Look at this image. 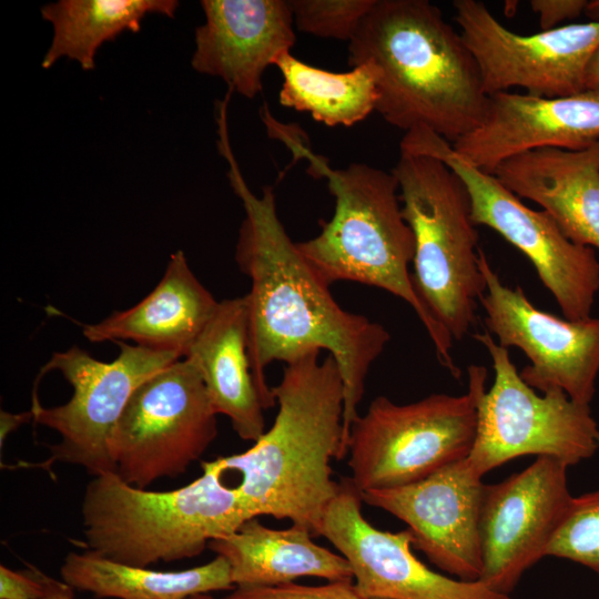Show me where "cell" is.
<instances>
[{"label": "cell", "mask_w": 599, "mask_h": 599, "mask_svg": "<svg viewBox=\"0 0 599 599\" xmlns=\"http://www.w3.org/2000/svg\"><path fill=\"white\" fill-rule=\"evenodd\" d=\"M246 296L225 298L183 358L199 370L213 409L244 440L265 433L264 405L247 352Z\"/></svg>", "instance_id": "cell-21"}, {"label": "cell", "mask_w": 599, "mask_h": 599, "mask_svg": "<svg viewBox=\"0 0 599 599\" xmlns=\"http://www.w3.org/2000/svg\"><path fill=\"white\" fill-rule=\"evenodd\" d=\"M585 13H587L592 21H599V0L588 1Z\"/></svg>", "instance_id": "cell-33"}, {"label": "cell", "mask_w": 599, "mask_h": 599, "mask_svg": "<svg viewBox=\"0 0 599 599\" xmlns=\"http://www.w3.org/2000/svg\"><path fill=\"white\" fill-rule=\"evenodd\" d=\"M400 152L443 161L467 189L474 224L490 227L528 257L565 318L591 317L599 292V261L593 248L573 243L549 213L527 206L494 174L471 165L432 130L416 126L405 132Z\"/></svg>", "instance_id": "cell-8"}, {"label": "cell", "mask_w": 599, "mask_h": 599, "mask_svg": "<svg viewBox=\"0 0 599 599\" xmlns=\"http://www.w3.org/2000/svg\"><path fill=\"white\" fill-rule=\"evenodd\" d=\"M73 597V588L37 569L17 571L0 566V599H48Z\"/></svg>", "instance_id": "cell-29"}, {"label": "cell", "mask_w": 599, "mask_h": 599, "mask_svg": "<svg viewBox=\"0 0 599 599\" xmlns=\"http://www.w3.org/2000/svg\"><path fill=\"white\" fill-rule=\"evenodd\" d=\"M489 353L494 383L478 404L476 437L467 463L479 477L526 455L547 456L568 467L599 450V427L589 405L561 389L538 395L521 378L508 348L485 329L474 335Z\"/></svg>", "instance_id": "cell-9"}, {"label": "cell", "mask_w": 599, "mask_h": 599, "mask_svg": "<svg viewBox=\"0 0 599 599\" xmlns=\"http://www.w3.org/2000/svg\"><path fill=\"white\" fill-rule=\"evenodd\" d=\"M359 491L345 477L324 512L319 536L349 562L354 585L364 599H511L480 580L443 576L413 554L408 529L374 527L362 512Z\"/></svg>", "instance_id": "cell-15"}, {"label": "cell", "mask_w": 599, "mask_h": 599, "mask_svg": "<svg viewBox=\"0 0 599 599\" xmlns=\"http://www.w3.org/2000/svg\"><path fill=\"white\" fill-rule=\"evenodd\" d=\"M48 599H74V597L60 596V597H53V598H48ZM190 599H214V598L210 596L209 593H205V595H199V596L192 597Z\"/></svg>", "instance_id": "cell-34"}, {"label": "cell", "mask_w": 599, "mask_h": 599, "mask_svg": "<svg viewBox=\"0 0 599 599\" xmlns=\"http://www.w3.org/2000/svg\"><path fill=\"white\" fill-rule=\"evenodd\" d=\"M453 7L488 95L517 87L544 98L586 90L587 70L599 48V21L519 34L501 24L483 1L455 0Z\"/></svg>", "instance_id": "cell-12"}, {"label": "cell", "mask_w": 599, "mask_h": 599, "mask_svg": "<svg viewBox=\"0 0 599 599\" xmlns=\"http://www.w3.org/2000/svg\"><path fill=\"white\" fill-rule=\"evenodd\" d=\"M486 379L485 366L470 365L463 395L432 394L410 404L375 397L347 444L349 479L359 494L406 486L467 458Z\"/></svg>", "instance_id": "cell-7"}, {"label": "cell", "mask_w": 599, "mask_h": 599, "mask_svg": "<svg viewBox=\"0 0 599 599\" xmlns=\"http://www.w3.org/2000/svg\"><path fill=\"white\" fill-rule=\"evenodd\" d=\"M486 484L463 459L427 478L396 488L367 490L363 502L407 525L413 547L432 564L465 581L480 580V514Z\"/></svg>", "instance_id": "cell-16"}, {"label": "cell", "mask_w": 599, "mask_h": 599, "mask_svg": "<svg viewBox=\"0 0 599 599\" xmlns=\"http://www.w3.org/2000/svg\"><path fill=\"white\" fill-rule=\"evenodd\" d=\"M316 175L325 176L334 196V214L321 232L297 243L317 275L328 285L346 281L384 290L406 302L427 331L440 364L458 378L450 354L453 338L419 298L409 272L415 253L413 232L404 219L393 172L364 163L331 169L304 148Z\"/></svg>", "instance_id": "cell-4"}, {"label": "cell", "mask_w": 599, "mask_h": 599, "mask_svg": "<svg viewBox=\"0 0 599 599\" xmlns=\"http://www.w3.org/2000/svg\"><path fill=\"white\" fill-rule=\"evenodd\" d=\"M586 0H531L529 6L538 16L541 30L559 27L564 21L573 20L585 12Z\"/></svg>", "instance_id": "cell-30"}, {"label": "cell", "mask_w": 599, "mask_h": 599, "mask_svg": "<svg viewBox=\"0 0 599 599\" xmlns=\"http://www.w3.org/2000/svg\"><path fill=\"white\" fill-rule=\"evenodd\" d=\"M201 467L195 480L167 491L134 487L115 473L93 476L81 504L87 550L135 567L180 561L256 518L237 487L223 483L216 459Z\"/></svg>", "instance_id": "cell-5"}, {"label": "cell", "mask_w": 599, "mask_h": 599, "mask_svg": "<svg viewBox=\"0 0 599 599\" xmlns=\"http://www.w3.org/2000/svg\"><path fill=\"white\" fill-rule=\"evenodd\" d=\"M275 65L283 77L280 103L309 113L315 121L352 126L376 111L379 71L372 62L346 72H331L286 52Z\"/></svg>", "instance_id": "cell-25"}, {"label": "cell", "mask_w": 599, "mask_h": 599, "mask_svg": "<svg viewBox=\"0 0 599 599\" xmlns=\"http://www.w3.org/2000/svg\"><path fill=\"white\" fill-rule=\"evenodd\" d=\"M479 267L487 331L500 346H515L528 357L530 364L519 372L524 382L541 393L561 389L589 405L599 374V317L570 321L537 308L519 285L501 282L481 248Z\"/></svg>", "instance_id": "cell-13"}, {"label": "cell", "mask_w": 599, "mask_h": 599, "mask_svg": "<svg viewBox=\"0 0 599 599\" xmlns=\"http://www.w3.org/2000/svg\"><path fill=\"white\" fill-rule=\"evenodd\" d=\"M223 599H364L354 581H328L321 586L294 582L268 587H235Z\"/></svg>", "instance_id": "cell-28"}, {"label": "cell", "mask_w": 599, "mask_h": 599, "mask_svg": "<svg viewBox=\"0 0 599 599\" xmlns=\"http://www.w3.org/2000/svg\"><path fill=\"white\" fill-rule=\"evenodd\" d=\"M568 466L539 456L501 483L486 485L480 514L483 575L489 588L509 595L544 557L572 495Z\"/></svg>", "instance_id": "cell-14"}, {"label": "cell", "mask_w": 599, "mask_h": 599, "mask_svg": "<svg viewBox=\"0 0 599 599\" xmlns=\"http://www.w3.org/2000/svg\"><path fill=\"white\" fill-rule=\"evenodd\" d=\"M546 556L580 564L599 577V489L572 497Z\"/></svg>", "instance_id": "cell-26"}, {"label": "cell", "mask_w": 599, "mask_h": 599, "mask_svg": "<svg viewBox=\"0 0 599 599\" xmlns=\"http://www.w3.org/2000/svg\"><path fill=\"white\" fill-rule=\"evenodd\" d=\"M200 4L205 21L195 29L192 68L221 78L232 92L255 98L266 69L295 43L288 1L202 0Z\"/></svg>", "instance_id": "cell-18"}, {"label": "cell", "mask_w": 599, "mask_h": 599, "mask_svg": "<svg viewBox=\"0 0 599 599\" xmlns=\"http://www.w3.org/2000/svg\"><path fill=\"white\" fill-rule=\"evenodd\" d=\"M176 0H60L40 8L53 27V37L41 65L51 68L65 57L85 71L95 67V54L106 41L125 31L139 32L146 14L173 18Z\"/></svg>", "instance_id": "cell-24"}, {"label": "cell", "mask_w": 599, "mask_h": 599, "mask_svg": "<svg viewBox=\"0 0 599 599\" xmlns=\"http://www.w3.org/2000/svg\"><path fill=\"white\" fill-rule=\"evenodd\" d=\"M599 141V90L544 98L488 95L484 119L451 145L471 165L493 174L504 161L537 149L581 151Z\"/></svg>", "instance_id": "cell-17"}, {"label": "cell", "mask_w": 599, "mask_h": 599, "mask_svg": "<svg viewBox=\"0 0 599 599\" xmlns=\"http://www.w3.org/2000/svg\"><path fill=\"white\" fill-rule=\"evenodd\" d=\"M493 174L549 213L573 243L599 251V141L581 151H528L504 161Z\"/></svg>", "instance_id": "cell-19"}, {"label": "cell", "mask_w": 599, "mask_h": 599, "mask_svg": "<svg viewBox=\"0 0 599 599\" xmlns=\"http://www.w3.org/2000/svg\"><path fill=\"white\" fill-rule=\"evenodd\" d=\"M119 355L99 361L78 346L55 352L43 365L38 379L60 372L73 394L63 405L44 407L32 396V420L53 429L60 441L48 446L51 455L38 466L55 463L83 467L92 476L115 473L109 455V438L135 389L149 377L182 358L126 342H115Z\"/></svg>", "instance_id": "cell-11"}, {"label": "cell", "mask_w": 599, "mask_h": 599, "mask_svg": "<svg viewBox=\"0 0 599 599\" xmlns=\"http://www.w3.org/2000/svg\"><path fill=\"white\" fill-rule=\"evenodd\" d=\"M392 172L415 241V290L453 341H461L486 290L467 189L451 169L429 155L400 152Z\"/></svg>", "instance_id": "cell-6"}, {"label": "cell", "mask_w": 599, "mask_h": 599, "mask_svg": "<svg viewBox=\"0 0 599 599\" xmlns=\"http://www.w3.org/2000/svg\"><path fill=\"white\" fill-rule=\"evenodd\" d=\"M312 538L305 528L275 529L252 518L235 532L211 540L207 548L229 562L235 587L277 586L303 577L354 581L345 557Z\"/></svg>", "instance_id": "cell-22"}, {"label": "cell", "mask_w": 599, "mask_h": 599, "mask_svg": "<svg viewBox=\"0 0 599 599\" xmlns=\"http://www.w3.org/2000/svg\"><path fill=\"white\" fill-rule=\"evenodd\" d=\"M294 26L321 38L349 40L375 0H291Z\"/></svg>", "instance_id": "cell-27"}, {"label": "cell", "mask_w": 599, "mask_h": 599, "mask_svg": "<svg viewBox=\"0 0 599 599\" xmlns=\"http://www.w3.org/2000/svg\"><path fill=\"white\" fill-rule=\"evenodd\" d=\"M319 355L285 364L271 428L245 451L215 458L223 473L241 474L236 487L255 517L288 519L313 537L339 489L331 460H339L344 413L338 366Z\"/></svg>", "instance_id": "cell-3"}, {"label": "cell", "mask_w": 599, "mask_h": 599, "mask_svg": "<svg viewBox=\"0 0 599 599\" xmlns=\"http://www.w3.org/2000/svg\"><path fill=\"white\" fill-rule=\"evenodd\" d=\"M219 151L229 164L230 184L241 200L244 219L235 247L240 271L251 281L247 300V352L264 408L276 405L265 370L313 352H328L344 389L339 459L347 455L349 433L372 365L390 335L379 323L344 309L285 231L271 186L256 195L243 177L232 151L227 122L217 123Z\"/></svg>", "instance_id": "cell-1"}, {"label": "cell", "mask_w": 599, "mask_h": 599, "mask_svg": "<svg viewBox=\"0 0 599 599\" xmlns=\"http://www.w3.org/2000/svg\"><path fill=\"white\" fill-rule=\"evenodd\" d=\"M62 581L98 598L190 599L212 591L231 590L229 562L221 556L180 571H158L106 559L93 551L69 552L61 565Z\"/></svg>", "instance_id": "cell-23"}, {"label": "cell", "mask_w": 599, "mask_h": 599, "mask_svg": "<svg viewBox=\"0 0 599 599\" xmlns=\"http://www.w3.org/2000/svg\"><path fill=\"white\" fill-rule=\"evenodd\" d=\"M586 90H599V48L592 55L587 70Z\"/></svg>", "instance_id": "cell-32"}, {"label": "cell", "mask_w": 599, "mask_h": 599, "mask_svg": "<svg viewBox=\"0 0 599 599\" xmlns=\"http://www.w3.org/2000/svg\"><path fill=\"white\" fill-rule=\"evenodd\" d=\"M364 62L379 71L376 111L395 128L425 126L453 144L484 119L478 64L427 0H375L348 42L349 65Z\"/></svg>", "instance_id": "cell-2"}, {"label": "cell", "mask_w": 599, "mask_h": 599, "mask_svg": "<svg viewBox=\"0 0 599 599\" xmlns=\"http://www.w3.org/2000/svg\"><path fill=\"white\" fill-rule=\"evenodd\" d=\"M216 416L196 367L177 359L135 389L115 424V474L141 489L184 474L216 438Z\"/></svg>", "instance_id": "cell-10"}, {"label": "cell", "mask_w": 599, "mask_h": 599, "mask_svg": "<svg viewBox=\"0 0 599 599\" xmlns=\"http://www.w3.org/2000/svg\"><path fill=\"white\" fill-rule=\"evenodd\" d=\"M219 302L194 275L184 252L176 251L158 285L141 302L99 323L80 325L91 343L130 341L183 358Z\"/></svg>", "instance_id": "cell-20"}, {"label": "cell", "mask_w": 599, "mask_h": 599, "mask_svg": "<svg viewBox=\"0 0 599 599\" xmlns=\"http://www.w3.org/2000/svg\"><path fill=\"white\" fill-rule=\"evenodd\" d=\"M0 418H1L0 443L2 446L3 441L6 440V438L11 432L16 430L20 425L32 420V413L31 410H28V412H23L19 414H11V413L1 410Z\"/></svg>", "instance_id": "cell-31"}]
</instances>
